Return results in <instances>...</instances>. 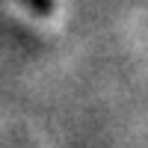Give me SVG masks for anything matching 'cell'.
<instances>
[{
	"label": "cell",
	"mask_w": 148,
	"mask_h": 148,
	"mask_svg": "<svg viewBox=\"0 0 148 148\" xmlns=\"http://www.w3.org/2000/svg\"><path fill=\"white\" fill-rule=\"evenodd\" d=\"M21 3H27L36 15H53V9H56L53 0H21Z\"/></svg>",
	"instance_id": "obj_1"
}]
</instances>
